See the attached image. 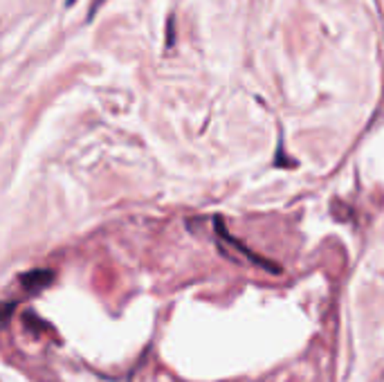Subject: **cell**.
<instances>
[{
  "label": "cell",
  "instance_id": "3",
  "mask_svg": "<svg viewBox=\"0 0 384 382\" xmlns=\"http://www.w3.org/2000/svg\"><path fill=\"white\" fill-rule=\"evenodd\" d=\"M11 308H14V304H9V306H3V308H0V319H3V324H7Z\"/></svg>",
  "mask_w": 384,
  "mask_h": 382
},
{
  "label": "cell",
  "instance_id": "1",
  "mask_svg": "<svg viewBox=\"0 0 384 382\" xmlns=\"http://www.w3.org/2000/svg\"><path fill=\"white\" fill-rule=\"evenodd\" d=\"M216 231H218V234H220V238H225V241H227L230 246H234L236 250H241V252L245 254V257L250 259V261H254L256 265H261V268L270 270V272H272V274H281V265H274L272 261H267V259H261V257H256V254H254L252 250H247V248L243 246L241 241H236V238H234V236L230 234V231L225 229V225H223V221H220V218H216Z\"/></svg>",
  "mask_w": 384,
  "mask_h": 382
},
{
  "label": "cell",
  "instance_id": "2",
  "mask_svg": "<svg viewBox=\"0 0 384 382\" xmlns=\"http://www.w3.org/2000/svg\"><path fill=\"white\" fill-rule=\"evenodd\" d=\"M52 281H54L52 270H32V272L20 276V284L25 286L27 291H41V288L50 286Z\"/></svg>",
  "mask_w": 384,
  "mask_h": 382
}]
</instances>
